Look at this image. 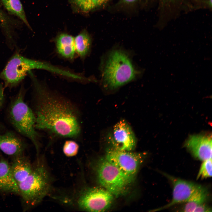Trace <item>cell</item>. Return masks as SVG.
I'll return each instance as SVG.
<instances>
[{
    "instance_id": "obj_1",
    "label": "cell",
    "mask_w": 212,
    "mask_h": 212,
    "mask_svg": "<svg viewBox=\"0 0 212 212\" xmlns=\"http://www.w3.org/2000/svg\"><path fill=\"white\" fill-rule=\"evenodd\" d=\"M36 129L54 137L77 138L81 133L79 114L70 102L53 92L32 71Z\"/></svg>"
},
{
    "instance_id": "obj_2",
    "label": "cell",
    "mask_w": 212,
    "mask_h": 212,
    "mask_svg": "<svg viewBox=\"0 0 212 212\" xmlns=\"http://www.w3.org/2000/svg\"><path fill=\"white\" fill-rule=\"evenodd\" d=\"M34 69H42L62 76L64 68L47 62L25 57L17 50L8 61L0 73V79L4 82V87H16L22 81L28 72Z\"/></svg>"
},
{
    "instance_id": "obj_3",
    "label": "cell",
    "mask_w": 212,
    "mask_h": 212,
    "mask_svg": "<svg viewBox=\"0 0 212 212\" xmlns=\"http://www.w3.org/2000/svg\"><path fill=\"white\" fill-rule=\"evenodd\" d=\"M26 93V90L22 85L10 102L7 109V117L17 132L30 140L38 154L40 135L36 130L34 112L24 101Z\"/></svg>"
},
{
    "instance_id": "obj_4",
    "label": "cell",
    "mask_w": 212,
    "mask_h": 212,
    "mask_svg": "<svg viewBox=\"0 0 212 212\" xmlns=\"http://www.w3.org/2000/svg\"><path fill=\"white\" fill-rule=\"evenodd\" d=\"M102 66V82L110 89L116 88L130 82L139 73L127 54L120 49L110 52Z\"/></svg>"
},
{
    "instance_id": "obj_5",
    "label": "cell",
    "mask_w": 212,
    "mask_h": 212,
    "mask_svg": "<svg viewBox=\"0 0 212 212\" xmlns=\"http://www.w3.org/2000/svg\"><path fill=\"white\" fill-rule=\"evenodd\" d=\"M51 178L42 163L37 162L28 177L18 185L19 194L26 207H32L39 203L49 192Z\"/></svg>"
},
{
    "instance_id": "obj_6",
    "label": "cell",
    "mask_w": 212,
    "mask_h": 212,
    "mask_svg": "<svg viewBox=\"0 0 212 212\" xmlns=\"http://www.w3.org/2000/svg\"><path fill=\"white\" fill-rule=\"evenodd\" d=\"M96 172L100 185L115 196L124 193L132 181L105 157L99 160Z\"/></svg>"
},
{
    "instance_id": "obj_7",
    "label": "cell",
    "mask_w": 212,
    "mask_h": 212,
    "mask_svg": "<svg viewBox=\"0 0 212 212\" xmlns=\"http://www.w3.org/2000/svg\"><path fill=\"white\" fill-rule=\"evenodd\" d=\"M77 200L79 208L91 212H102L111 205L114 196L103 188L94 187L82 190Z\"/></svg>"
},
{
    "instance_id": "obj_8",
    "label": "cell",
    "mask_w": 212,
    "mask_h": 212,
    "mask_svg": "<svg viewBox=\"0 0 212 212\" xmlns=\"http://www.w3.org/2000/svg\"><path fill=\"white\" fill-rule=\"evenodd\" d=\"M145 155L143 153L112 148L107 150L105 158L132 181Z\"/></svg>"
},
{
    "instance_id": "obj_9",
    "label": "cell",
    "mask_w": 212,
    "mask_h": 212,
    "mask_svg": "<svg viewBox=\"0 0 212 212\" xmlns=\"http://www.w3.org/2000/svg\"><path fill=\"white\" fill-rule=\"evenodd\" d=\"M173 186L171 201L168 203L153 211H158L170 208L176 204L186 203L201 186L193 182L174 177L165 174Z\"/></svg>"
},
{
    "instance_id": "obj_10",
    "label": "cell",
    "mask_w": 212,
    "mask_h": 212,
    "mask_svg": "<svg viewBox=\"0 0 212 212\" xmlns=\"http://www.w3.org/2000/svg\"><path fill=\"white\" fill-rule=\"evenodd\" d=\"M109 140L113 148L118 150L131 151L136 146L134 132L124 120L120 121L114 125Z\"/></svg>"
},
{
    "instance_id": "obj_11",
    "label": "cell",
    "mask_w": 212,
    "mask_h": 212,
    "mask_svg": "<svg viewBox=\"0 0 212 212\" xmlns=\"http://www.w3.org/2000/svg\"><path fill=\"white\" fill-rule=\"evenodd\" d=\"M184 146L196 158L203 161L212 158V138L209 135L190 136Z\"/></svg>"
},
{
    "instance_id": "obj_12",
    "label": "cell",
    "mask_w": 212,
    "mask_h": 212,
    "mask_svg": "<svg viewBox=\"0 0 212 212\" xmlns=\"http://www.w3.org/2000/svg\"><path fill=\"white\" fill-rule=\"evenodd\" d=\"M26 147L25 142L15 132L0 133V150L6 155L14 157L24 154Z\"/></svg>"
},
{
    "instance_id": "obj_13",
    "label": "cell",
    "mask_w": 212,
    "mask_h": 212,
    "mask_svg": "<svg viewBox=\"0 0 212 212\" xmlns=\"http://www.w3.org/2000/svg\"><path fill=\"white\" fill-rule=\"evenodd\" d=\"M10 164L13 177L18 185L24 181L31 173L33 167L28 158L22 154L13 157Z\"/></svg>"
},
{
    "instance_id": "obj_14",
    "label": "cell",
    "mask_w": 212,
    "mask_h": 212,
    "mask_svg": "<svg viewBox=\"0 0 212 212\" xmlns=\"http://www.w3.org/2000/svg\"><path fill=\"white\" fill-rule=\"evenodd\" d=\"M0 191L19 194L18 185L13 177L10 164L3 158L0 159Z\"/></svg>"
},
{
    "instance_id": "obj_15",
    "label": "cell",
    "mask_w": 212,
    "mask_h": 212,
    "mask_svg": "<svg viewBox=\"0 0 212 212\" xmlns=\"http://www.w3.org/2000/svg\"><path fill=\"white\" fill-rule=\"evenodd\" d=\"M57 51L61 57L66 59H72L76 52L74 38L65 33L58 35L55 40Z\"/></svg>"
},
{
    "instance_id": "obj_16",
    "label": "cell",
    "mask_w": 212,
    "mask_h": 212,
    "mask_svg": "<svg viewBox=\"0 0 212 212\" xmlns=\"http://www.w3.org/2000/svg\"><path fill=\"white\" fill-rule=\"evenodd\" d=\"M208 196L207 190L201 186L191 196L182 209L184 212H193L200 205L205 203Z\"/></svg>"
},
{
    "instance_id": "obj_17",
    "label": "cell",
    "mask_w": 212,
    "mask_h": 212,
    "mask_svg": "<svg viewBox=\"0 0 212 212\" xmlns=\"http://www.w3.org/2000/svg\"><path fill=\"white\" fill-rule=\"evenodd\" d=\"M76 52L82 58H84L90 52L91 38L87 32L84 30L74 38Z\"/></svg>"
},
{
    "instance_id": "obj_18",
    "label": "cell",
    "mask_w": 212,
    "mask_h": 212,
    "mask_svg": "<svg viewBox=\"0 0 212 212\" xmlns=\"http://www.w3.org/2000/svg\"><path fill=\"white\" fill-rule=\"evenodd\" d=\"M1 1L4 7L8 11L18 16L27 26L29 27H30L20 0H1Z\"/></svg>"
},
{
    "instance_id": "obj_19",
    "label": "cell",
    "mask_w": 212,
    "mask_h": 212,
    "mask_svg": "<svg viewBox=\"0 0 212 212\" xmlns=\"http://www.w3.org/2000/svg\"><path fill=\"white\" fill-rule=\"evenodd\" d=\"M212 158L203 161L197 179L207 178L212 176Z\"/></svg>"
},
{
    "instance_id": "obj_20",
    "label": "cell",
    "mask_w": 212,
    "mask_h": 212,
    "mask_svg": "<svg viewBox=\"0 0 212 212\" xmlns=\"http://www.w3.org/2000/svg\"><path fill=\"white\" fill-rule=\"evenodd\" d=\"M79 149V145L76 142L69 140H66L64 142L63 147V151L66 156L71 157L77 154Z\"/></svg>"
},
{
    "instance_id": "obj_21",
    "label": "cell",
    "mask_w": 212,
    "mask_h": 212,
    "mask_svg": "<svg viewBox=\"0 0 212 212\" xmlns=\"http://www.w3.org/2000/svg\"><path fill=\"white\" fill-rule=\"evenodd\" d=\"M78 6L83 11H88L94 8L92 0H75Z\"/></svg>"
},
{
    "instance_id": "obj_22",
    "label": "cell",
    "mask_w": 212,
    "mask_h": 212,
    "mask_svg": "<svg viewBox=\"0 0 212 212\" xmlns=\"http://www.w3.org/2000/svg\"><path fill=\"white\" fill-rule=\"evenodd\" d=\"M193 212H212V208L206 203H204L197 207Z\"/></svg>"
},
{
    "instance_id": "obj_23",
    "label": "cell",
    "mask_w": 212,
    "mask_h": 212,
    "mask_svg": "<svg viewBox=\"0 0 212 212\" xmlns=\"http://www.w3.org/2000/svg\"><path fill=\"white\" fill-rule=\"evenodd\" d=\"M4 88L3 84L0 83V110L2 108L5 101Z\"/></svg>"
},
{
    "instance_id": "obj_24",
    "label": "cell",
    "mask_w": 212,
    "mask_h": 212,
    "mask_svg": "<svg viewBox=\"0 0 212 212\" xmlns=\"http://www.w3.org/2000/svg\"><path fill=\"white\" fill-rule=\"evenodd\" d=\"M109 0H92L94 7L101 6Z\"/></svg>"
},
{
    "instance_id": "obj_25",
    "label": "cell",
    "mask_w": 212,
    "mask_h": 212,
    "mask_svg": "<svg viewBox=\"0 0 212 212\" xmlns=\"http://www.w3.org/2000/svg\"><path fill=\"white\" fill-rule=\"evenodd\" d=\"M141 0H120L121 2L126 4H134Z\"/></svg>"
},
{
    "instance_id": "obj_26",
    "label": "cell",
    "mask_w": 212,
    "mask_h": 212,
    "mask_svg": "<svg viewBox=\"0 0 212 212\" xmlns=\"http://www.w3.org/2000/svg\"><path fill=\"white\" fill-rule=\"evenodd\" d=\"M4 128V127L1 123L0 122V132L3 130Z\"/></svg>"
},
{
    "instance_id": "obj_27",
    "label": "cell",
    "mask_w": 212,
    "mask_h": 212,
    "mask_svg": "<svg viewBox=\"0 0 212 212\" xmlns=\"http://www.w3.org/2000/svg\"><path fill=\"white\" fill-rule=\"evenodd\" d=\"M2 14H1V12H0V21H1V19H2Z\"/></svg>"
}]
</instances>
